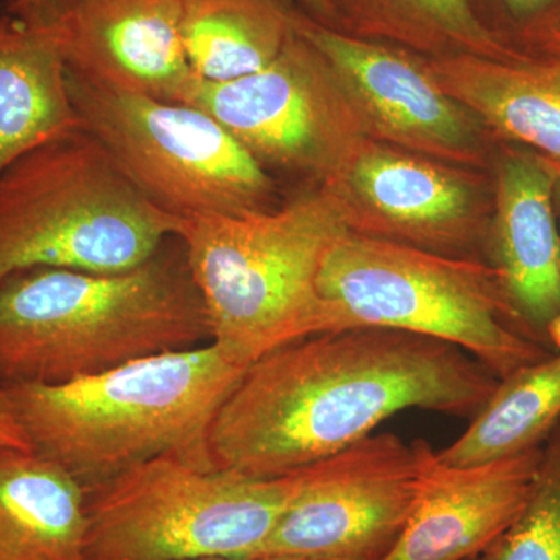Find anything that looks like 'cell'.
Returning a JSON list of instances; mask_svg holds the SVG:
<instances>
[{"instance_id":"cell-18","label":"cell","mask_w":560,"mask_h":560,"mask_svg":"<svg viewBox=\"0 0 560 560\" xmlns=\"http://www.w3.org/2000/svg\"><path fill=\"white\" fill-rule=\"evenodd\" d=\"M349 184L374 210L383 231L422 243L463 237L471 191L438 165L393 151L363 150L350 164Z\"/></svg>"},{"instance_id":"cell-14","label":"cell","mask_w":560,"mask_h":560,"mask_svg":"<svg viewBox=\"0 0 560 560\" xmlns=\"http://www.w3.org/2000/svg\"><path fill=\"white\" fill-rule=\"evenodd\" d=\"M541 447L478 466L438 458L422 499L383 560H475L528 499Z\"/></svg>"},{"instance_id":"cell-9","label":"cell","mask_w":560,"mask_h":560,"mask_svg":"<svg viewBox=\"0 0 560 560\" xmlns=\"http://www.w3.org/2000/svg\"><path fill=\"white\" fill-rule=\"evenodd\" d=\"M436 460L425 440L372 433L298 470L293 499L249 559H385L418 508Z\"/></svg>"},{"instance_id":"cell-10","label":"cell","mask_w":560,"mask_h":560,"mask_svg":"<svg viewBox=\"0 0 560 560\" xmlns=\"http://www.w3.org/2000/svg\"><path fill=\"white\" fill-rule=\"evenodd\" d=\"M348 94L294 31L267 68L226 83L195 80L187 105L226 128L261 167L331 180L348 160Z\"/></svg>"},{"instance_id":"cell-27","label":"cell","mask_w":560,"mask_h":560,"mask_svg":"<svg viewBox=\"0 0 560 560\" xmlns=\"http://www.w3.org/2000/svg\"><path fill=\"white\" fill-rule=\"evenodd\" d=\"M46 0H5V13L20 14L22 11L39 5Z\"/></svg>"},{"instance_id":"cell-8","label":"cell","mask_w":560,"mask_h":560,"mask_svg":"<svg viewBox=\"0 0 560 560\" xmlns=\"http://www.w3.org/2000/svg\"><path fill=\"white\" fill-rule=\"evenodd\" d=\"M68 84L81 128L158 208L178 219L271 209V176L206 110L69 72Z\"/></svg>"},{"instance_id":"cell-7","label":"cell","mask_w":560,"mask_h":560,"mask_svg":"<svg viewBox=\"0 0 560 560\" xmlns=\"http://www.w3.org/2000/svg\"><path fill=\"white\" fill-rule=\"evenodd\" d=\"M298 474L246 478L161 456L88 490L84 560L249 559Z\"/></svg>"},{"instance_id":"cell-3","label":"cell","mask_w":560,"mask_h":560,"mask_svg":"<svg viewBox=\"0 0 560 560\" xmlns=\"http://www.w3.org/2000/svg\"><path fill=\"white\" fill-rule=\"evenodd\" d=\"M242 374L210 345L77 381L5 386L33 451L68 470L88 492L161 456L217 469L210 425Z\"/></svg>"},{"instance_id":"cell-13","label":"cell","mask_w":560,"mask_h":560,"mask_svg":"<svg viewBox=\"0 0 560 560\" xmlns=\"http://www.w3.org/2000/svg\"><path fill=\"white\" fill-rule=\"evenodd\" d=\"M560 171L534 151L501 162L492 231V268L530 337L560 350Z\"/></svg>"},{"instance_id":"cell-12","label":"cell","mask_w":560,"mask_h":560,"mask_svg":"<svg viewBox=\"0 0 560 560\" xmlns=\"http://www.w3.org/2000/svg\"><path fill=\"white\" fill-rule=\"evenodd\" d=\"M294 31L319 51L342 91L397 142L438 156H463L480 120L441 90L429 69L399 51L331 31L296 14Z\"/></svg>"},{"instance_id":"cell-6","label":"cell","mask_w":560,"mask_h":560,"mask_svg":"<svg viewBox=\"0 0 560 560\" xmlns=\"http://www.w3.org/2000/svg\"><path fill=\"white\" fill-rule=\"evenodd\" d=\"M318 293L337 330L381 327L448 342L497 378L551 357L489 265L349 231L327 250Z\"/></svg>"},{"instance_id":"cell-15","label":"cell","mask_w":560,"mask_h":560,"mask_svg":"<svg viewBox=\"0 0 560 560\" xmlns=\"http://www.w3.org/2000/svg\"><path fill=\"white\" fill-rule=\"evenodd\" d=\"M453 101L560 171V57L460 54L427 66Z\"/></svg>"},{"instance_id":"cell-28","label":"cell","mask_w":560,"mask_h":560,"mask_svg":"<svg viewBox=\"0 0 560 560\" xmlns=\"http://www.w3.org/2000/svg\"><path fill=\"white\" fill-rule=\"evenodd\" d=\"M200 560H307L294 558H265V559H200Z\"/></svg>"},{"instance_id":"cell-23","label":"cell","mask_w":560,"mask_h":560,"mask_svg":"<svg viewBox=\"0 0 560 560\" xmlns=\"http://www.w3.org/2000/svg\"><path fill=\"white\" fill-rule=\"evenodd\" d=\"M523 51L560 57V5L518 28Z\"/></svg>"},{"instance_id":"cell-4","label":"cell","mask_w":560,"mask_h":560,"mask_svg":"<svg viewBox=\"0 0 560 560\" xmlns=\"http://www.w3.org/2000/svg\"><path fill=\"white\" fill-rule=\"evenodd\" d=\"M352 231L331 187L280 209L190 217L176 238L205 302L210 345L245 370L271 350L337 330L318 293L327 250Z\"/></svg>"},{"instance_id":"cell-29","label":"cell","mask_w":560,"mask_h":560,"mask_svg":"<svg viewBox=\"0 0 560 560\" xmlns=\"http://www.w3.org/2000/svg\"><path fill=\"white\" fill-rule=\"evenodd\" d=\"M556 202H558L560 210V178L558 180V186H556Z\"/></svg>"},{"instance_id":"cell-26","label":"cell","mask_w":560,"mask_h":560,"mask_svg":"<svg viewBox=\"0 0 560 560\" xmlns=\"http://www.w3.org/2000/svg\"><path fill=\"white\" fill-rule=\"evenodd\" d=\"M298 2L318 20L330 21L337 18V10L331 5L330 0H298Z\"/></svg>"},{"instance_id":"cell-17","label":"cell","mask_w":560,"mask_h":560,"mask_svg":"<svg viewBox=\"0 0 560 560\" xmlns=\"http://www.w3.org/2000/svg\"><path fill=\"white\" fill-rule=\"evenodd\" d=\"M81 130L68 70L49 39L0 16V175L50 140Z\"/></svg>"},{"instance_id":"cell-21","label":"cell","mask_w":560,"mask_h":560,"mask_svg":"<svg viewBox=\"0 0 560 560\" xmlns=\"http://www.w3.org/2000/svg\"><path fill=\"white\" fill-rule=\"evenodd\" d=\"M475 560H560V422L541 445L522 511Z\"/></svg>"},{"instance_id":"cell-22","label":"cell","mask_w":560,"mask_h":560,"mask_svg":"<svg viewBox=\"0 0 560 560\" xmlns=\"http://www.w3.org/2000/svg\"><path fill=\"white\" fill-rule=\"evenodd\" d=\"M388 18L412 25L415 31L441 36L477 57H517L522 50L508 46L475 16L469 0H374Z\"/></svg>"},{"instance_id":"cell-24","label":"cell","mask_w":560,"mask_h":560,"mask_svg":"<svg viewBox=\"0 0 560 560\" xmlns=\"http://www.w3.org/2000/svg\"><path fill=\"white\" fill-rule=\"evenodd\" d=\"M0 448L33 451L24 427L18 419L7 386L0 382Z\"/></svg>"},{"instance_id":"cell-11","label":"cell","mask_w":560,"mask_h":560,"mask_svg":"<svg viewBox=\"0 0 560 560\" xmlns=\"http://www.w3.org/2000/svg\"><path fill=\"white\" fill-rule=\"evenodd\" d=\"M11 16L43 33L66 70L110 90L184 103L197 77L183 36V0H46Z\"/></svg>"},{"instance_id":"cell-2","label":"cell","mask_w":560,"mask_h":560,"mask_svg":"<svg viewBox=\"0 0 560 560\" xmlns=\"http://www.w3.org/2000/svg\"><path fill=\"white\" fill-rule=\"evenodd\" d=\"M208 338L180 243L116 275L33 268L0 282L3 385L77 381Z\"/></svg>"},{"instance_id":"cell-19","label":"cell","mask_w":560,"mask_h":560,"mask_svg":"<svg viewBox=\"0 0 560 560\" xmlns=\"http://www.w3.org/2000/svg\"><path fill=\"white\" fill-rule=\"evenodd\" d=\"M294 16L280 0H183L180 36L191 72L210 83L259 72L289 43Z\"/></svg>"},{"instance_id":"cell-1","label":"cell","mask_w":560,"mask_h":560,"mask_svg":"<svg viewBox=\"0 0 560 560\" xmlns=\"http://www.w3.org/2000/svg\"><path fill=\"white\" fill-rule=\"evenodd\" d=\"M448 342L381 327L324 331L260 357L217 411V469L279 478L329 458L407 410L471 419L499 386Z\"/></svg>"},{"instance_id":"cell-16","label":"cell","mask_w":560,"mask_h":560,"mask_svg":"<svg viewBox=\"0 0 560 560\" xmlns=\"http://www.w3.org/2000/svg\"><path fill=\"white\" fill-rule=\"evenodd\" d=\"M88 492L35 451L0 448V560H84Z\"/></svg>"},{"instance_id":"cell-25","label":"cell","mask_w":560,"mask_h":560,"mask_svg":"<svg viewBox=\"0 0 560 560\" xmlns=\"http://www.w3.org/2000/svg\"><path fill=\"white\" fill-rule=\"evenodd\" d=\"M506 13L525 25L560 5V0H500Z\"/></svg>"},{"instance_id":"cell-5","label":"cell","mask_w":560,"mask_h":560,"mask_svg":"<svg viewBox=\"0 0 560 560\" xmlns=\"http://www.w3.org/2000/svg\"><path fill=\"white\" fill-rule=\"evenodd\" d=\"M180 220L147 200L81 128L0 175V282L33 268L130 271L176 238Z\"/></svg>"},{"instance_id":"cell-20","label":"cell","mask_w":560,"mask_h":560,"mask_svg":"<svg viewBox=\"0 0 560 560\" xmlns=\"http://www.w3.org/2000/svg\"><path fill=\"white\" fill-rule=\"evenodd\" d=\"M560 422V350L501 378L458 440L438 452L447 466L511 458L545 444Z\"/></svg>"}]
</instances>
